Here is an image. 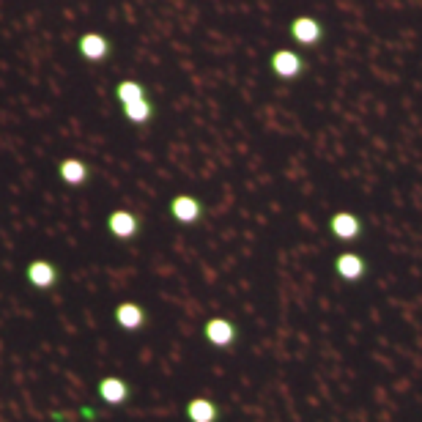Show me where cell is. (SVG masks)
<instances>
[{"instance_id":"277c9868","label":"cell","mask_w":422,"mask_h":422,"mask_svg":"<svg viewBox=\"0 0 422 422\" xmlns=\"http://www.w3.org/2000/svg\"><path fill=\"white\" fill-rule=\"evenodd\" d=\"M288 36L294 44L299 47H321V41L326 38V28L318 17H310V14H299V17L291 19L288 25Z\"/></svg>"},{"instance_id":"ba28073f","label":"cell","mask_w":422,"mask_h":422,"mask_svg":"<svg viewBox=\"0 0 422 422\" xmlns=\"http://www.w3.org/2000/svg\"><path fill=\"white\" fill-rule=\"evenodd\" d=\"M113 321L126 334L143 332L148 326V310L143 304H138V302H118L115 310H113Z\"/></svg>"},{"instance_id":"30bf717a","label":"cell","mask_w":422,"mask_h":422,"mask_svg":"<svg viewBox=\"0 0 422 422\" xmlns=\"http://www.w3.org/2000/svg\"><path fill=\"white\" fill-rule=\"evenodd\" d=\"M96 392L102 398V403L113 406V408H121L132 401V384L123 381L121 376H105L99 384H96Z\"/></svg>"},{"instance_id":"9c48e42d","label":"cell","mask_w":422,"mask_h":422,"mask_svg":"<svg viewBox=\"0 0 422 422\" xmlns=\"http://www.w3.org/2000/svg\"><path fill=\"white\" fill-rule=\"evenodd\" d=\"M203 337L209 340L214 349H233L236 340H239V326L230 321V318H209L203 324Z\"/></svg>"},{"instance_id":"8fae6325","label":"cell","mask_w":422,"mask_h":422,"mask_svg":"<svg viewBox=\"0 0 422 422\" xmlns=\"http://www.w3.org/2000/svg\"><path fill=\"white\" fill-rule=\"evenodd\" d=\"M91 173H93L91 165L80 157H66L58 162V178H61V184H66L71 190L86 187L91 181Z\"/></svg>"},{"instance_id":"5b68a950","label":"cell","mask_w":422,"mask_h":422,"mask_svg":"<svg viewBox=\"0 0 422 422\" xmlns=\"http://www.w3.org/2000/svg\"><path fill=\"white\" fill-rule=\"evenodd\" d=\"M105 228L113 239H118V242H132V239H138V236H140L143 220L135 214V211L115 209V211H110V214H107Z\"/></svg>"},{"instance_id":"3957f363","label":"cell","mask_w":422,"mask_h":422,"mask_svg":"<svg viewBox=\"0 0 422 422\" xmlns=\"http://www.w3.org/2000/svg\"><path fill=\"white\" fill-rule=\"evenodd\" d=\"M168 214H170L173 222L184 225V228H192V225H197V222L206 217V203H203L200 197L187 195V192L173 195L170 203H168Z\"/></svg>"},{"instance_id":"9a60e30c","label":"cell","mask_w":422,"mask_h":422,"mask_svg":"<svg viewBox=\"0 0 422 422\" xmlns=\"http://www.w3.org/2000/svg\"><path fill=\"white\" fill-rule=\"evenodd\" d=\"M140 99H148V88L138 83V80H121L115 83V102L118 105H132V102H140Z\"/></svg>"},{"instance_id":"4fadbf2b","label":"cell","mask_w":422,"mask_h":422,"mask_svg":"<svg viewBox=\"0 0 422 422\" xmlns=\"http://www.w3.org/2000/svg\"><path fill=\"white\" fill-rule=\"evenodd\" d=\"M121 113H123V118L132 123V126H148V123L157 118V102H151V99H140V102L123 105Z\"/></svg>"},{"instance_id":"2e32d148","label":"cell","mask_w":422,"mask_h":422,"mask_svg":"<svg viewBox=\"0 0 422 422\" xmlns=\"http://www.w3.org/2000/svg\"><path fill=\"white\" fill-rule=\"evenodd\" d=\"M80 414H83V417H91V420L96 417V411H93V408H80Z\"/></svg>"},{"instance_id":"7c38bea8","label":"cell","mask_w":422,"mask_h":422,"mask_svg":"<svg viewBox=\"0 0 422 422\" xmlns=\"http://www.w3.org/2000/svg\"><path fill=\"white\" fill-rule=\"evenodd\" d=\"M368 261L359 252H340L334 258V274L343 282H362L368 277Z\"/></svg>"},{"instance_id":"5bb4252c","label":"cell","mask_w":422,"mask_h":422,"mask_svg":"<svg viewBox=\"0 0 422 422\" xmlns=\"http://www.w3.org/2000/svg\"><path fill=\"white\" fill-rule=\"evenodd\" d=\"M220 406L211 398H192L187 403V420L190 422H220Z\"/></svg>"},{"instance_id":"7a4b0ae2","label":"cell","mask_w":422,"mask_h":422,"mask_svg":"<svg viewBox=\"0 0 422 422\" xmlns=\"http://www.w3.org/2000/svg\"><path fill=\"white\" fill-rule=\"evenodd\" d=\"M115 53V44H113V38L105 34H99V31H86V34H80L77 38V55L91 63V66H102L107 63L110 58Z\"/></svg>"},{"instance_id":"52a82bcc","label":"cell","mask_w":422,"mask_h":422,"mask_svg":"<svg viewBox=\"0 0 422 422\" xmlns=\"http://www.w3.org/2000/svg\"><path fill=\"white\" fill-rule=\"evenodd\" d=\"M329 233H332L337 242L343 245H351V242H359L362 233H365V222L359 214L354 211H334L329 217Z\"/></svg>"},{"instance_id":"6da1fadb","label":"cell","mask_w":422,"mask_h":422,"mask_svg":"<svg viewBox=\"0 0 422 422\" xmlns=\"http://www.w3.org/2000/svg\"><path fill=\"white\" fill-rule=\"evenodd\" d=\"M269 69L272 74L282 80V83H297L299 77H304L307 71V61L299 50H291V47H282L269 55Z\"/></svg>"},{"instance_id":"8992f818","label":"cell","mask_w":422,"mask_h":422,"mask_svg":"<svg viewBox=\"0 0 422 422\" xmlns=\"http://www.w3.org/2000/svg\"><path fill=\"white\" fill-rule=\"evenodd\" d=\"M25 280L34 291H53L61 282V266L47 261V258H34L25 266Z\"/></svg>"}]
</instances>
